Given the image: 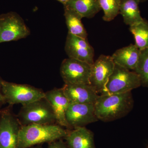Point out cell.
<instances>
[{
    "mask_svg": "<svg viewBox=\"0 0 148 148\" xmlns=\"http://www.w3.org/2000/svg\"><path fill=\"white\" fill-rule=\"evenodd\" d=\"M134 104L131 92L99 95L94 104L98 120L110 122L123 117L132 110Z\"/></svg>",
    "mask_w": 148,
    "mask_h": 148,
    "instance_id": "6da1fadb",
    "label": "cell"
},
{
    "mask_svg": "<svg viewBox=\"0 0 148 148\" xmlns=\"http://www.w3.org/2000/svg\"><path fill=\"white\" fill-rule=\"evenodd\" d=\"M68 131L59 125L32 124L21 126L18 148H30L65 138Z\"/></svg>",
    "mask_w": 148,
    "mask_h": 148,
    "instance_id": "7a4b0ae2",
    "label": "cell"
},
{
    "mask_svg": "<svg viewBox=\"0 0 148 148\" xmlns=\"http://www.w3.org/2000/svg\"><path fill=\"white\" fill-rule=\"evenodd\" d=\"M140 86V77L135 72L115 64L113 71L109 77L101 95L126 93L131 92Z\"/></svg>",
    "mask_w": 148,
    "mask_h": 148,
    "instance_id": "3957f363",
    "label": "cell"
},
{
    "mask_svg": "<svg viewBox=\"0 0 148 148\" xmlns=\"http://www.w3.org/2000/svg\"><path fill=\"white\" fill-rule=\"evenodd\" d=\"M18 119L21 126L32 124H54L56 122L53 110L45 98L22 106Z\"/></svg>",
    "mask_w": 148,
    "mask_h": 148,
    "instance_id": "277c9868",
    "label": "cell"
},
{
    "mask_svg": "<svg viewBox=\"0 0 148 148\" xmlns=\"http://www.w3.org/2000/svg\"><path fill=\"white\" fill-rule=\"evenodd\" d=\"M1 92L5 102L10 105H28L45 98V92L27 84H17L3 80Z\"/></svg>",
    "mask_w": 148,
    "mask_h": 148,
    "instance_id": "5b68a950",
    "label": "cell"
},
{
    "mask_svg": "<svg viewBox=\"0 0 148 148\" xmlns=\"http://www.w3.org/2000/svg\"><path fill=\"white\" fill-rule=\"evenodd\" d=\"M30 34V30L18 14L11 12L0 15V43L25 38Z\"/></svg>",
    "mask_w": 148,
    "mask_h": 148,
    "instance_id": "8992f818",
    "label": "cell"
},
{
    "mask_svg": "<svg viewBox=\"0 0 148 148\" xmlns=\"http://www.w3.org/2000/svg\"><path fill=\"white\" fill-rule=\"evenodd\" d=\"M91 66L86 62L69 57L62 61L60 74L66 84L90 85Z\"/></svg>",
    "mask_w": 148,
    "mask_h": 148,
    "instance_id": "52a82bcc",
    "label": "cell"
},
{
    "mask_svg": "<svg viewBox=\"0 0 148 148\" xmlns=\"http://www.w3.org/2000/svg\"><path fill=\"white\" fill-rule=\"evenodd\" d=\"M21 125L10 112H3L0 116V148H18Z\"/></svg>",
    "mask_w": 148,
    "mask_h": 148,
    "instance_id": "ba28073f",
    "label": "cell"
},
{
    "mask_svg": "<svg viewBox=\"0 0 148 148\" xmlns=\"http://www.w3.org/2000/svg\"><path fill=\"white\" fill-rule=\"evenodd\" d=\"M112 56L101 55L91 66L90 85L97 93H101L114 68Z\"/></svg>",
    "mask_w": 148,
    "mask_h": 148,
    "instance_id": "9c48e42d",
    "label": "cell"
},
{
    "mask_svg": "<svg viewBox=\"0 0 148 148\" xmlns=\"http://www.w3.org/2000/svg\"><path fill=\"white\" fill-rule=\"evenodd\" d=\"M65 49L69 58L86 62L91 65L94 63V49L87 38L68 33Z\"/></svg>",
    "mask_w": 148,
    "mask_h": 148,
    "instance_id": "30bf717a",
    "label": "cell"
},
{
    "mask_svg": "<svg viewBox=\"0 0 148 148\" xmlns=\"http://www.w3.org/2000/svg\"><path fill=\"white\" fill-rule=\"evenodd\" d=\"M69 127H85L98 120L93 104H70L66 112Z\"/></svg>",
    "mask_w": 148,
    "mask_h": 148,
    "instance_id": "8fae6325",
    "label": "cell"
},
{
    "mask_svg": "<svg viewBox=\"0 0 148 148\" xmlns=\"http://www.w3.org/2000/svg\"><path fill=\"white\" fill-rule=\"evenodd\" d=\"M62 88L71 104H95L99 96L89 84H65Z\"/></svg>",
    "mask_w": 148,
    "mask_h": 148,
    "instance_id": "7c38bea8",
    "label": "cell"
},
{
    "mask_svg": "<svg viewBox=\"0 0 148 148\" xmlns=\"http://www.w3.org/2000/svg\"><path fill=\"white\" fill-rule=\"evenodd\" d=\"M45 98L53 110L56 122L62 127H69L66 115L71 103L62 88H55L45 92Z\"/></svg>",
    "mask_w": 148,
    "mask_h": 148,
    "instance_id": "4fadbf2b",
    "label": "cell"
},
{
    "mask_svg": "<svg viewBox=\"0 0 148 148\" xmlns=\"http://www.w3.org/2000/svg\"><path fill=\"white\" fill-rule=\"evenodd\" d=\"M140 53V49L135 44H130L118 49L111 56L115 64L134 71L139 61Z\"/></svg>",
    "mask_w": 148,
    "mask_h": 148,
    "instance_id": "5bb4252c",
    "label": "cell"
},
{
    "mask_svg": "<svg viewBox=\"0 0 148 148\" xmlns=\"http://www.w3.org/2000/svg\"><path fill=\"white\" fill-rule=\"evenodd\" d=\"M69 148H95L92 132L85 127L68 131L65 138Z\"/></svg>",
    "mask_w": 148,
    "mask_h": 148,
    "instance_id": "9a60e30c",
    "label": "cell"
},
{
    "mask_svg": "<svg viewBox=\"0 0 148 148\" xmlns=\"http://www.w3.org/2000/svg\"><path fill=\"white\" fill-rule=\"evenodd\" d=\"M64 5L82 18H92L101 10L98 0H70Z\"/></svg>",
    "mask_w": 148,
    "mask_h": 148,
    "instance_id": "2e32d148",
    "label": "cell"
},
{
    "mask_svg": "<svg viewBox=\"0 0 148 148\" xmlns=\"http://www.w3.org/2000/svg\"><path fill=\"white\" fill-rule=\"evenodd\" d=\"M140 0H120L119 13L130 27L143 21L139 5Z\"/></svg>",
    "mask_w": 148,
    "mask_h": 148,
    "instance_id": "e0dca14e",
    "label": "cell"
},
{
    "mask_svg": "<svg viewBox=\"0 0 148 148\" xmlns=\"http://www.w3.org/2000/svg\"><path fill=\"white\" fill-rule=\"evenodd\" d=\"M64 8V15L69 30L68 33L84 38H87V32L81 21L82 17L71 9Z\"/></svg>",
    "mask_w": 148,
    "mask_h": 148,
    "instance_id": "ac0fdd59",
    "label": "cell"
},
{
    "mask_svg": "<svg viewBox=\"0 0 148 148\" xmlns=\"http://www.w3.org/2000/svg\"><path fill=\"white\" fill-rule=\"evenodd\" d=\"M130 31L133 35L135 45L140 49L148 48V21L144 19L138 24L130 27Z\"/></svg>",
    "mask_w": 148,
    "mask_h": 148,
    "instance_id": "d6986e66",
    "label": "cell"
},
{
    "mask_svg": "<svg viewBox=\"0 0 148 148\" xmlns=\"http://www.w3.org/2000/svg\"><path fill=\"white\" fill-rule=\"evenodd\" d=\"M134 71L140 77L141 86L148 88V48L140 50L139 61Z\"/></svg>",
    "mask_w": 148,
    "mask_h": 148,
    "instance_id": "ffe728a7",
    "label": "cell"
},
{
    "mask_svg": "<svg viewBox=\"0 0 148 148\" xmlns=\"http://www.w3.org/2000/svg\"><path fill=\"white\" fill-rule=\"evenodd\" d=\"M101 9L104 12V21L113 20L119 14L120 0H98Z\"/></svg>",
    "mask_w": 148,
    "mask_h": 148,
    "instance_id": "44dd1931",
    "label": "cell"
},
{
    "mask_svg": "<svg viewBox=\"0 0 148 148\" xmlns=\"http://www.w3.org/2000/svg\"><path fill=\"white\" fill-rule=\"evenodd\" d=\"M48 148H69L65 143L59 140L49 143Z\"/></svg>",
    "mask_w": 148,
    "mask_h": 148,
    "instance_id": "7402d4cb",
    "label": "cell"
},
{
    "mask_svg": "<svg viewBox=\"0 0 148 148\" xmlns=\"http://www.w3.org/2000/svg\"><path fill=\"white\" fill-rule=\"evenodd\" d=\"M3 80L0 77V96H3L1 92L2 83Z\"/></svg>",
    "mask_w": 148,
    "mask_h": 148,
    "instance_id": "603a6c76",
    "label": "cell"
},
{
    "mask_svg": "<svg viewBox=\"0 0 148 148\" xmlns=\"http://www.w3.org/2000/svg\"><path fill=\"white\" fill-rule=\"evenodd\" d=\"M5 101L3 96H0V107L4 103Z\"/></svg>",
    "mask_w": 148,
    "mask_h": 148,
    "instance_id": "cb8c5ba5",
    "label": "cell"
},
{
    "mask_svg": "<svg viewBox=\"0 0 148 148\" xmlns=\"http://www.w3.org/2000/svg\"><path fill=\"white\" fill-rule=\"evenodd\" d=\"M57 1H58L60 2L61 3H62L63 5L65 4L66 3L69 2V1L70 0H57Z\"/></svg>",
    "mask_w": 148,
    "mask_h": 148,
    "instance_id": "d4e9b609",
    "label": "cell"
},
{
    "mask_svg": "<svg viewBox=\"0 0 148 148\" xmlns=\"http://www.w3.org/2000/svg\"><path fill=\"white\" fill-rule=\"evenodd\" d=\"M147 0H140V3H143L144 2L146 1Z\"/></svg>",
    "mask_w": 148,
    "mask_h": 148,
    "instance_id": "484cf974",
    "label": "cell"
},
{
    "mask_svg": "<svg viewBox=\"0 0 148 148\" xmlns=\"http://www.w3.org/2000/svg\"></svg>",
    "mask_w": 148,
    "mask_h": 148,
    "instance_id": "4316f807",
    "label": "cell"
},
{
    "mask_svg": "<svg viewBox=\"0 0 148 148\" xmlns=\"http://www.w3.org/2000/svg\"></svg>",
    "mask_w": 148,
    "mask_h": 148,
    "instance_id": "83f0119b",
    "label": "cell"
}]
</instances>
